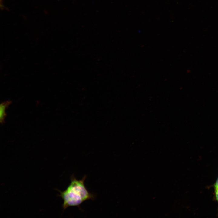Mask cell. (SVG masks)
<instances>
[{
    "mask_svg": "<svg viewBox=\"0 0 218 218\" xmlns=\"http://www.w3.org/2000/svg\"><path fill=\"white\" fill-rule=\"evenodd\" d=\"M86 177L84 176L78 180L72 175L71 177V183L66 190L63 191L58 190L60 193L59 196L63 200L62 207L64 210L71 206L79 208L84 202L95 199V195L89 192L85 185Z\"/></svg>",
    "mask_w": 218,
    "mask_h": 218,
    "instance_id": "6da1fadb",
    "label": "cell"
},
{
    "mask_svg": "<svg viewBox=\"0 0 218 218\" xmlns=\"http://www.w3.org/2000/svg\"><path fill=\"white\" fill-rule=\"evenodd\" d=\"M11 101H10L2 103L0 105V122L1 124L5 122V119L6 116V110L9 105L11 104Z\"/></svg>",
    "mask_w": 218,
    "mask_h": 218,
    "instance_id": "7a4b0ae2",
    "label": "cell"
},
{
    "mask_svg": "<svg viewBox=\"0 0 218 218\" xmlns=\"http://www.w3.org/2000/svg\"><path fill=\"white\" fill-rule=\"evenodd\" d=\"M214 197L216 201L217 202L218 204V189H214Z\"/></svg>",
    "mask_w": 218,
    "mask_h": 218,
    "instance_id": "3957f363",
    "label": "cell"
},
{
    "mask_svg": "<svg viewBox=\"0 0 218 218\" xmlns=\"http://www.w3.org/2000/svg\"><path fill=\"white\" fill-rule=\"evenodd\" d=\"M213 187L214 189H218V177L214 183Z\"/></svg>",
    "mask_w": 218,
    "mask_h": 218,
    "instance_id": "277c9868",
    "label": "cell"
}]
</instances>
